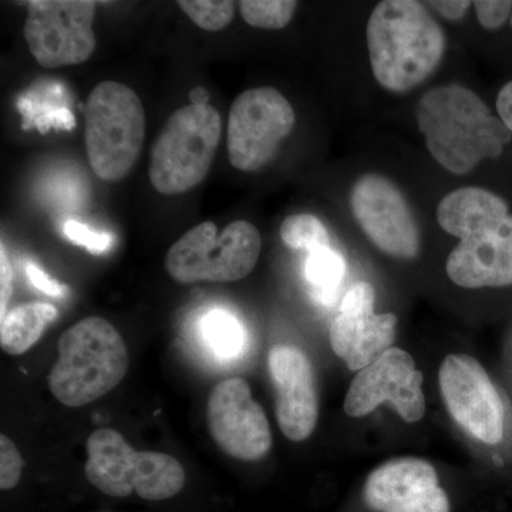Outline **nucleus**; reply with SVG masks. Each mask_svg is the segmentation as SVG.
<instances>
[{
    "label": "nucleus",
    "mask_w": 512,
    "mask_h": 512,
    "mask_svg": "<svg viewBox=\"0 0 512 512\" xmlns=\"http://www.w3.org/2000/svg\"><path fill=\"white\" fill-rule=\"evenodd\" d=\"M416 119L434 160L456 175L470 173L487 158H498L512 133L478 94L461 84L424 93Z\"/></svg>",
    "instance_id": "1"
},
{
    "label": "nucleus",
    "mask_w": 512,
    "mask_h": 512,
    "mask_svg": "<svg viewBox=\"0 0 512 512\" xmlns=\"http://www.w3.org/2000/svg\"><path fill=\"white\" fill-rule=\"evenodd\" d=\"M373 76L383 89L407 93L436 72L446 36L427 6L416 0H384L367 22Z\"/></svg>",
    "instance_id": "2"
},
{
    "label": "nucleus",
    "mask_w": 512,
    "mask_h": 512,
    "mask_svg": "<svg viewBox=\"0 0 512 512\" xmlns=\"http://www.w3.org/2000/svg\"><path fill=\"white\" fill-rule=\"evenodd\" d=\"M57 350L59 357L47 380L50 392L67 407L87 406L110 393L130 365L119 330L99 316L70 326L60 336Z\"/></svg>",
    "instance_id": "3"
},
{
    "label": "nucleus",
    "mask_w": 512,
    "mask_h": 512,
    "mask_svg": "<svg viewBox=\"0 0 512 512\" xmlns=\"http://www.w3.org/2000/svg\"><path fill=\"white\" fill-rule=\"evenodd\" d=\"M86 450L84 474L109 497L137 493L143 500L164 501L184 488L185 470L180 461L158 451H137L119 431L109 427L93 431Z\"/></svg>",
    "instance_id": "4"
},
{
    "label": "nucleus",
    "mask_w": 512,
    "mask_h": 512,
    "mask_svg": "<svg viewBox=\"0 0 512 512\" xmlns=\"http://www.w3.org/2000/svg\"><path fill=\"white\" fill-rule=\"evenodd\" d=\"M84 141L94 174L103 181L123 180L133 170L146 136V111L131 87L101 82L84 111Z\"/></svg>",
    "instance_id": "5"
},
{
    "label": "nucleus",
    "mask_w": 512,
    "mask_h": 512,
    "mask_svg": "<svg viewBox=\"0 0 512 512\" xmlns=\"http://www.w3.org/2000/svg\"><path fill=\"white\" fill-rule=\"evenodd\" d=\"M221 116L214 107L184 106L171 114L151 151L154 190L178 195L192 190L210 173L220 146Z\"/></svg>",
    "instance_id": "6"
},
{
    "label": "nucleus",
    "mask_w": 512,
    "mask_h": 512,
    "mask_svg": "<svg viewBox=\"0 0 512 512\" xmlns=\"http://www.w3.org/2000/svg\"><path fill=\"white\" fill-rule=\"evenodd\" d=\"M262 238L248 221L229 222L218 232L211 221L195 225L165 255V269L181 285L237 282L254 271Z\"/></svg>",
    "instance_id": "7"
},
{
    "label": "nucleus",
    "mask_w": 512,
    "mask_h": 512,
    "mask_svg": "<svg viewBox=\"0 0 512 512\" xmlns=\"http://www.w3.org/2000/svg\"><path fill=\"white\" fill-rule=\"evenodd\" d=\"M295 123L291 103L274 87L245 90L229 110V163L245 173L262 170L291 136Z\"/></svg>",
    "instance_id": "8"
},
{
    "label": "nucleus",
    "mask_w": 512,
    "mask_h": 512,
    "mask_svg": "<svg viewBox=\"0 0 512 512\" xmlns=\"http://www.w3.org/2000/svg\"><path fill=\"white\" fill-rule=\"evenodd\" d=\"M92 0H33L28 5L25 39L29 52L45 69L87 62L96 50Z\"/></svg>",
    "instance_id": "9"
},
{
    "label": "nucleus",
    "mask_w": 512,
    "mask_h": 512,
    "mask_svg": "<svg viewBox=\"0 0 512 512\" xmlns=\"http://www.w3.org/2000/svg\"><path fill=\"white\" fill-rule=\"evenodd\" d=\"M350 207L357 224L375 247L393 258L414 259L420 232L403 192L384 175H360L350 190Z\"/></svg>",
    "instance_id": "10"
},
{
    "label": "nucleus",
    "mask_w": 512,
    "mask_h": 512,
    "mask_svg": "<svg viewBox=\"0 0 512 512\" xmlns=\"http://www.w3.org/2000/svg\"><path fill=\"white\" fill-rule=\"evenodd\" d=\"M439 384L448 412L463 429L483 443L497 444L503 440V402L474 357L447 356L441 363Z\"/></svg>",
    "instance_id": "11"
},
{
    "label": "nucleus",
    "mask_w": 512,
    "mask_h": 512,
    "mask_svg": "<svg viewBox=\"0 0 512 512\" xmlns=\"http://www.w3.org/2000/svg\"><path fill=\"white\" fill-rule=\"evenodd\" d=\"M383 402L392 404L407 423H416L426 413L423 373L403 349L392 348L375 363L357 373L345 399L350 417H365Z\"/></svg>",
    "instance_id": "12"
},
{
    "label": "nucleus",
    "mask_w": 512,
    "mask_h": 512,
    "mask_svg": "<svg viewBox=\"0 0 512 512\" xmlns=\"http://www.w3.org/2000/svg\"><path fill=\"white\" fill-rule=\"evenodd\" d=\"M207 417L212 439L229 457L255 461L271 450V427L247 380L232 377L218 383L208 397Z\"/></svg>",
    "instance_id": "13"
},
{
    "label": "nucleus",
    "mask_w": 512,
    "mask_h": 512,
    "mask_svg": "<svg viewBox=\"0 0 512 512\" xmlns=\"http://www.w3.org/2000/svg\"><path fill=\"white\" fill-rule=\"evenodd\" d=\"M396 325L394 313H375V289L360 282L340 303L330 328V346L350 370L360 372L392 349Z\"/></svg>",
    "instance_id": "14"
},
{
    "label": "nucleus",
    "mask_w": 512,
    "mask_h": 512,
    "mask_svg": "<svg viewBox=\"0 0 512 512\" xmlns=\"http://www.w3.org/2000/svg\"><path fill=\"white\" fill-rule=\"evenodd\" d=\"M365 501L376 512H450L436 468L416 457L397 458L367 477Z\"/></svg>",
    "instance_id": "15"
},
{
    "label": "nucleus",
    "mask_w": 512,
    "mask_h": 512,
    "mask_svg": "<svg viewBox=\"0 0 512 512\" xmlns=\"http://www.w3.org/2000/svg\"><path fill=\"white\" fill-rule=\"evenodd\" d=\"M275 387L276 420L286 439H308L318 424L319 403L311 360L295 346H275L268 356Z\"/></svg>",
    "instance_id": "16"
},
{
    "label": "nucleus",
    "mask_w": 512,
    "mask_h": 512,
    "mask_svg": "<svg viewBox=\"0 0 512 512\" xmlns=\"http://www.w3.org/2000/svg\"><path fill=\"white\" fill-rule=\"evenodd\" d=\"M451 282L467 289L512 285V215L463 239L447 259Z\"/></svg>",
    "instance_id": "17"
},
{
    "label": "nucleus",
    "mask_w": 512,
    "mask_h": 512,
    "mask_svg": "<svg viewBox=\"0 0 512 512\" xmlns=\"http://www.w3.org/2000/svg\"><path fill=\"white\" fill-rule=\"evenodd\" d=\"M510 217L503 198L480 187H464L450 192L437 207V222L448 234L463 241Z\"/></svg>",
    "instance_id": "18"
},
{
    "label": "nucleus",
    "mask_w": 512,
    "mask_h": 512,
    "mask_svg": "<svg viewBox=\"0 0 512 512\" xmlns=\"http://www.w3.org/2000/svg\"><path fill=\"white\" fill-rule=\"evenodd\" d=\"M59 312L50 303H22L6 313L0 325V346L10 356H20L39 342Z\"/></svg>",
    "instance_id": "19"
},
{
    "label": "nucleus",
    "mask_w": 512,
    "mask_h": 512,
    "mask_svg": "<svg viewBox=\"0 0 512 512\" xmlns=\"http://www.w3.org/2000/svg\"><path fill=\"white\" fill-rule=\"evenodd\" d=\"M202 332L210 348L225 359L238 356L244 349V328L231 313L225 311L208 313L202 320Z\"/></svg>",
    "instance_id": "20"
},
{
    "label": "nucleus",
    "mask_w": 512,
    "mask_h": 512,
    "mask_svg": "<svg viewBox=\"0 0 512 512\" xmlns=\"http://www.w3.org/2000/svg\"><path fill=\"white\" fill-rule=\"evenodd\" d=\"M281 238L286 247L305 249L309 254L330 248L328 229L311 214H293L281 225Z\"/></svg>",
    "instance_id": "21"
},
{
    "label": "nucleus",
    "mask_w": 512,
    "mask_h": 512,
    "mask_svg": "<svg viewBox=\"0 0 512 512\" xmlns=\"http://www.w3.org/2000/svg\"><path fill=\"white\" fill-rule=\"evenodd\" d=\"M298 2L291 0H242L239 2L242 18L258 29H284L291 23Z\"/></svg>",
    "instance_id": "22"
},
{
    "label": "nucleus",
    "mask_w": 512,
    "mask_h": 512,
    "mask_svg": "<svg viewBox=\"0 0 512 512\" xmlns=\"http://www.w3.org/2000/svg\"><path fill=\"white\" fill-rule=\"evenodd\" d=\"M178 6L202 30L220 32L231 25L235 3L229 0H180Z\"/></svg>",
    "instance_id": "23"
},
{
    "label": "nucleus",
    "mask_w": 512,
    "mask_h": 512,
    "mask_svg": "<svg viewBox=\"0 0 512 512\" xmlns=\"http://www.w3.org/2000/svg\"><path fill=\"white\" fill-rule=\"evenodd\" d=\"M346 274V262L332 248L319 249L309 254L305 275L308 281L322 291H333Z\"/></svg>",
    "instance_id": "24"
},
{
    "label": "nucleus",
    "mask_w": 512,
    "mask_h": 512,
    "mask_svg": "<svg viewBox=\"0 0 512 512\" xmlns=\"http://www.w3.org/2000/svg\"><path fill=\"white\" fill-rule=\"evenodd\" d=\"M23 467H25V461L20 456L18 447L9 437L2 434L0 436V488L5 491L15 488L22 476Z\"/></svg>",
    "instance_id": "25"
},
{
    "label": "nucleus",
    "mask_w": 512,
    "mask_h": 512,
    "mask_svg": "<svg viewBox=\"0 0 512 512\" xmlns=\"http://www.w3.org/2000/svg\"><path fill=\"white\" fill-rule=\"evenodd\" d=\"M64 235L79 245V247L86 248L90 254H103L109 251L111 244H113V237L107 232H96L87 227V225L80 224L77 221H67L63 227Z\"/></svg>",
    "instance_id": "26"
},
{
    "label": "nucleus",
    "mask_w": 512,
    "mask_h": 512,
    "mask_svg": "<svg viewBox=\"0 0 512 512\" xmlns=\"http://www.w3.org/2000/svg\"><path fill=\"white\" fill-rule=\"evenodd\" d=\"M474 9L478 22L484 29L495 30L507 22L512 12V2H500V0H477Z\"/></svg>",
    "instance_id": "27"
},
{
    "label": "nucleus",
    "mask_w": 512,
    "mask_h": 512,
    "mask_svg": "<svg viewBox=\"0 0 512 512\" xmlns=\"http://www.w3.org/2000/svg\"><path fill=\"white\" fill-rule=\"evenodd\" d=\"M13 293V268L10 264L6 245L0 247V319L8 313V305Z\"/></svg>",
    "instance_id": "28"
},
{
    "label": "nucleus",
    "mask_w": 512,
    "mask_h": 512,
    "mask_svg": "<svg viewBox=\"0 0 512 512\" xmlns=\"http://www.w3.org/2000/svg\"><path fill=\"white\" fill-rule=\"evenodd\" d=\"M26 272H28V276L30 282H32L33 286H36L40 291L45 292L46 295L56 296V298H62L64 293H66V286L59 284L56 279L50 278L46 272H43L39 266L35 264H28L26 266Z\"/></svg>",
    "instance_id": "29"
},
{
    "label": "nucleus",
    "mask_w": 512,
    "mask_h": 512,
    "mask_svg": "<svg viewBox=\"0 0 512 512\" xmlns=\"http://www.w3.org/2000/svg\"><path fill=\"white\" fill-rule=\"evenodd\" d=\"M473 5L471 2L463 0H441V2H429L430 8L440 13L443 18L448 20H460L466 16L467 10Z\"/></svg>",
    "instance_id": "30"
},
{
    "label": "nucleus",
    "mask_w": 512,
    "mask_h": 512,
    "mask_svg": "<svg viewBox=\"0 0 512 512\" xmlns=\"http://www.w3.org/2000/svg\"><path fill=\"white\" fill-rule=\"evenodd\" d=\"M497 111L500 119L512 133V80L498 93Z\"/></svg>",
    "instance_id": "31"
},
{
    "label": "nucleus",
    "mask_w": 512,
    "mask_h": 512,
    "mask_svg": "<svg viewBox=\"0 0 512 512\" xmlns=\"http://www.w3.org/2000/svg\"><path fill=\"white\" fill-rule=\"evenodd\" d=\"M190 100L192 106H208V100H210V94L204 87L197 86L190 92Z\"/></svg>",
    "instance_id": "32"
},
{
    "label": "nucleus",
    "mask_w": 512,
    "mask_h": 512,
    "mask_svg": "<svg viewBox=\"0 0 512 512\" xmlns=\"http://www.w3.org/2000/svg\"><path fill=\"white\" fill-rule=\"evenodd\" d=\"M511 26H512V18H511Z\"/></svg>",
    "instance_id": "33"
}]
</instances>
